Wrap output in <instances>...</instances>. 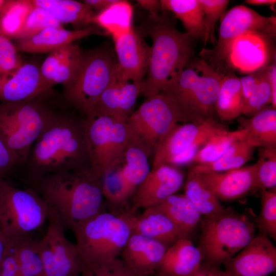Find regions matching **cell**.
<instances>
[{
    "mask_svg": "<svg viewBox=\"0 0 276 276\" xmlns=\"http://www.w3.org/2000/svg\"><path fill=\"white\" fill-rule=\"evenodd\" d=\"M204 15L205 29L204 42H211L215 44V27L216 22L223 14L227 7V0H198Z\"/></svg>",
    "mask_w": 276,
    "mask_h": 276,
    "instance_id": "43",
    "label": "cell"
},
{
    "mask_svg": "<svg viewBox=\"0 0 276 276\" xmlns=\"http://www.w3.org/2000/svg\"><path fill=\"white\" fill-rule=\"evenodd\" d=\"M198 247L203 261L220 267L244 248L255 237L256 225L248 216L227 208L202 217Z\"/></svg>",
    "mask_w": 276,
    "mask_h": 276,
    "instance_id": "6",
    "label": "cell"
},
{
    "mask_svg": "<svg viewBox=\"0 0 276 276\" xmlns=\"http://www.w3.org/2000/svg\"><path fill=\"white\" fill-rule=\"evenodd\" d=\"M52 89L33 98L0 103V139L20 166L53 116Z\"/></svg>",
    "mask_w": 276,
    "mask_h": 276,
    "instance_id": "4",
    "label": "cell"
},
{
    "mask_svg": "<svg viewBox=\"0 0 276 276\" xmlns=\"http://www.w3.org/2000/svg\"><path fill=\"white\" fill-rule=\"evenodd\" d=\"M274 37L258 32L242 34L234 42L226 63L241 72L249 73L269 65L274 55Z\"/></svg>",
    "mask_w": 276,
    "mask_h": 276,
    "instance_id": "18",
    "label": "cell"
},
{
    "mask_svg": "<svg viewBox=\"0 0 276 276\" xmlns=\"http://www.w3.org/2000/svg\"><path fill=\"white\" fill-rule=\"evenodd\" d=\"M1 35V34H0Z\"/></svg>",
    "mask_w": 276,
    "mask_h": 276,
    "instance_id": "58",
    "label": "cell"
},
{
    "mask_svg": "<svg viewBox=\"0 0 276 276\" xmlns=\"http://www.w3.org/2000/svg\"><path fill=\"white\" fill-rule=\"evenodd\" d=\"M203 261L200 250L188 238L178 240L167 249L157 276H191Z\"/></svg>",
    "mask_w": 276,
    "mask_h": 276,
    "instance_id": "26",
    "label": "cell"
},
{
    "mask_svg": "<svg viewBox=\"0 0 276 276\" xmlns=\"http://www.w3.org/2000/svg\"><path fill=\"white\" fill-rule=\"evenodd\" d=\"M33 7L30 0L5 1L0 11V34L15 39Z\"/></svg>",
    "mask_w": 276,
    "mask_h": 276,
    "instance_id": "37",
    "label": "cell"
},
{
    "mask_svg": "<svg viewBox=\"0 0 276 276\" xmlns=\"http://www.w3.org/2000/svg\"><path fill=\"white\" fill-rule=\"evenodd\" d=\"M245 100L239 78L228 71L221 78L215 105L217 113L222 121H228L243 114Z\"/></svg>",
    "mask_w": 276,
    "mask_h": 276,
    "instance_id": "30",
    "label": "cell"
},
{
    "mask_svg": "<svg viewBox=\"0 0 276 276\" xmlns=\"http://www.w3.org/2000/svg\"><path fill=\"white\" fill-rule=\"evenodd\" d=\"M275 16H264L243 5L236 6L221 19L218 39L212 49H203L200 56L215 71L223 76L227 72L226 61L235 40L248 32L275 36Z\"/></svg>",
    "mask_w": 276,
    "mask_h": 276,
    "instance_id": "11",
    "label": "cell"
},
{
    "mask_svg": "<svg viewBox=\"0 0 276 276\" xmlns=\"http://www.w3.org/2000/svg\"><path fill=\"white\" fill-rule=\"evenodd\" d=\"M143 81H125L114 79L101 95L91 113L87 116H106L128 119L133 111L136 99L141 95Z\"/></svg>",
    "mask_w": 276,
    "mask_h": 276,
    "instance_id": "22",
    "label": "cell"
},
{
    "mask_svg": "<svg viewBox=\"0 0 276 276\" xmlns=\"http://www.w3.org/2000/svg\"><path fill=\"white\" fill-rule=\"evenodd\" d=\"M247 131L240 129L229 131L222 129L212 135L195 154L190 163L192 165L204 164L219 158L235 141L244 137Z\"/></svg>",
    "mask_w": 276,
    "mask_h": 276,
    "instance_id": "36",
    "label": "cell"
},
{
    "mask_svg": "<svg viewBox=\"0 0 276 276\" xmlns=\"http://www.w3.org/2000/svg\"><path fill=\"white\" fill-rule=\"evenodd\" d=\"M50 207L32 188L19 189L0 177V231L15 242L40 227Z\"/></svg>",
    "mask_w": 276,
    "mask_h": 276,
    "instance_id": "8",
    "label": "cell"
},
{
    "mask_svg": "<svg viewBox=\"0 0 276 276\" xmlns=\"http://www.w3.org/2000/svg\"><path fill=\"white\" fill-rule=\"evenodd\" d=\"M153 207L167 216L188 238L202 218L184 194H173Z\"/></svg>",
    "mask_w": 276,
    "mask_h": 276,
    "instance_id": "27",
    "label": "cell"
},
{
    "mask_svg": "<svg viewBox=\"0 0 276 276\" xmlns=\"http://www.w3.org/2000/svg\"><path fill=\"white\" fill-rule=\"evenodd\" d=\"M168 247L157 240L131 233L120 254L121 260L135 276H150L156 273Z\"/></svg>",
    "mask_w": 276,
    "mask_h": 276,
    "instance_id": "21",
    "label": "cell"
},
{
    "mask_svg": "<svg viewBox=\"0 0 276 276\" xmlns=\"http://www.w3.org/2000/svg\"><path fill=\"white\" fill-rule=\"evenodd\" d=\"M257 147L246 135L234 142L216 160L204 164L192 165L189 168L197 173L220 172L238 168L251 159Z\"/></svg>",
    "mask_w": 276,
    "mask_h": 276,
    "instance_id": "31",
    "label": "cell"
},
{
    "mask_svg": "<svg viewBox=\"0 0 276 276\" xmlns=\"http://www.w3.org/2000/svg\"><path fill=\"white\" fill-rule=\"evenodd\" d=\"M133 9L126 1L116 0L110 6L98 12L92 19L96 25L113 38L128 31L131 25Z\"/></svg>",
    "mask_w": 276,
    "mask_h": 276,
    "instance_id": "34",
    "label": "cell"
},
{
    "mask_svg": "<svg viewBox=\"0 0 276 276\" xmlns=\"http://www.w3.org/2000/svg\"><path fill=\"white\" fill-rule=\"evenodd\" d=\"M115 53L109 47H99L84 53L82 62L74 81L64 89L65 103L86 117L100 96L114 79Z\"/></svg>",
    "mask_w": 276,
    "mask_h": 276,
    "instance_id": "9",
    "label": "cell"
},
{
    "mask_svg": "<svg viewBox=\"0 0 276 276\" xmlns=\"http://www.w3.org/2000/svg\"><path fill=\"white\" fill-rule=\"evenodd\" d=\"M238 122L257 147H276L275 108L268 106L249 117H238Z\"/></svg>",
    "mask_w": 276,
    "mask_h": 276,
    "instance_id": "29",
    "label": "cell"
},
{
    "mask_svg": "<svg viewBox=\"0 0 276 276\" xmlns=\"http://www.w3.org/2000/svg\"><path fill=\"white\" fill-rule=\"evenodd\" d=\"M40 67L36 62L23 63L16 71L0 79V101L17 102L42 94Z\"/></svg>",
    "mask_w": 276,
    "mask_h": 276,
    "instance_id": "25",
    "label": "cell"
},
{
    "mask_svg": "<svg viewBox=\"0 0 276 276\" xmlns=\"http://www.w3.org/2000/svg\"><path fill=\"white\" fill-rule=\"evenodd\" d=\"M23 63L11 39L0 35V79L14 72Z\"/></svg>",
    "mask_w": 276,
    "mask_h": 276,
    "instance_id": "44",
    "label": "cell"
},
{
    "mask_svg": "<svg viewBox=\"0 0 276 276\" xmlns=\"http://www.w3.org/2000/svg\"><path fill=\"white\" fill-rule=\"evenodd\" d=\"M268 76L271 92V106L276 109V66L275 63L269 65Z\"/></svg>",
    "mask_w": 276,
    "mask_h": 276,
    "instance_id": "52",
    "label": "cell"
},
{
    "mask_svg": "<svg viewBox=\"0 0 276 276\" xmlns=\"http://www.w3.org/2000/svg\"><path fill=\"white\" fill-rule=\"evenodd\" d=\"M83 56L84 52L77 44H69L56 71L52 86L58 84H62L64 89L68 86L78 74Z\"/></svg>",
    "mask_w": 276,
    "mask_h": 276,
    "instance_id": "38",
    "label": "cell"
},
{
    "mask_svg": "<svg viewBox=\"0 0 276 276\" xmlns=\"http://www.w3.org/2000/svg\"><path fill=\"white\" fill-rule=\"evenodd\" d=\"M72 231L103 212L101 178L91 170L48 174L28 182Z\"/></svg>",
    "mask_w": 276,
    "mask_h": 276,
    "instance_id": "2",
    "label": "cell"
},
{
    "mask_svg": "<svg viewBox=\"0 0 276 276\" xmlns=\"http://www.w3.org/2000/svg\"><path fill=\"white\" fill-rule=\"evenodd\" d=\"M79 276H135L118 258L98 266L83 269Z\"/></svg>",
    "mask_w": 276,
    "mask_h": 276,
    "instance_id": "46",
    "label": "cell"
},
{
    "mask_svg": "<svg viewBox=\"0 0 276 276\" xmlns=\"http://www.w3.org/2000/svg\"><path fill=\"white\" fill-rule=\"evenodd\" d=\"M1 263H0V269H1Z\"/></svg>",
    "mask_w": 276,
    "mask_h": 276,
    "instance_id": "57",
    "label": "cell"
},
{
    "mask_svg": "<svg viewBox=\"0 0 276 276\" xmlns=\"http://www.w3.org/2000/svg\"><path fill=\"white\" fill-rule=\"evenodd\" d=\"M72 231L82 270L118 258L131 234L120 215L104 211Z\"/></svg>",
    "mask_w": 276,
    "mask_h": 276,
    "instance_id": "7",
    "label": "cell"
},
{
    "mask_svg": "<svg viewBox=\"0 0 276 276\" xmlns=\"http://www.w3.org/2000/svg\"><path fill=\"white\" fill-rule=\"evenodd\" d=\"M99 33L100 30L94 26L75 30H66L63 27H49L30 37L17 40L15 45L18 52L50 53L78 39Z\"/></svg>",
    "mask_w": 276,
    "mask_h": 276,
    "instance_id": "24",
    "label": "cell"
},
{
    "mask_svg": "<svg viewBox=\"0 0 276 276\" xmlns=\"http://www.w3.org/2000/svg\"><path fill=\"white\" fill-rule=\"evenodd\" d=\"M113 40L116 58L114 79L142 82L149 65L151 47L133 27Z\"/></svg>",
    "mask_w": 276,
    "mask_h": 276,
    "instance_id": "15",
    "label": "cell"
},
{
    "mask_svg": "<svg viewBox=\"0 0 276 276\" xmlns=\"http://www.w3.org/2000/svg\"><path fill=\"white\" fill-rule=\"evenodd\" d=\"M256 169L255 163L224 172L196 173L220 201L230 202L256 190Z\"/></svg>",
    "mask_w": 276,
    "mask_h": 276,
    "instance_id": "19",
    "label": "cell"
},
{
    "mask_svg": "<svg viewBox=\"0 0 276 276\" xmlns=\"http://www.w3.org/2000/svg\"><path fill=\"white\" fill-rule=\"evenodd\" d=\"M184 190V195L202 217L216 215L225 209L199 175L190 168L185 182Z\"/></svg>",
    "mask_w": 276,
    "mask_h": 276,
    "instance_id": "33",
    "label": "cell"
},
{
    "mask_svg": "<svg viewBox=\"0 0 276 276\" xmlns=\"http://www.w3.org/2000/svg\"><path fill=\"white\" fill-rule=\"evenodd\" d=\"M5 1L4 0H0V11L2 9V7H3Z\"/></svg>",
    "mask_w": 276,
    "mask_h": 276,
    "instance_id": "56",
    "label": "cell"
},
{
    "mask_svg": "<svg viewBox=\"0 0 276 276\" xmlns=\"http://www.w3.org/2000/svg\"><path fill=\"white\" fill-rule=\"evenodd\" d=\"M185 178L178 167L165 165L151 169L134 193L132 206L127 212L134 214L140 209L159 203L175 194L183 185Z\"/></svg>",
    "mask_w": 276,
    "mask_h": 276,
    "instance_id": "17",
    "label": "cell"
},
{
    "mask_svg": "<svg viewBox=\"0 0 276 276\" xmlns=\"http://www.w3.org/2000/svg\"><path fill=\"white\" fill-rule=\"evenodd\" d=\"M145 28L152 41L147 77L141 93L148 98L176 83L192 55L193 38L180 32L166 13L150 18Z\"/></svg>",
    "mask_w": 276,
    "mask_h": 276,
    "instance_id": "3",
    "label": "cell"
},
{
    "mask_svg": "<svg viewBox=\"0 0 276 276\" xmlns=\"http://www.w3.org/2000/svg\"><path fill=\"white\" fill-rule=\"evenodd\" d=\"M116 0H85L83 3L93 11L96 10L99 12L110 6Z\"/></svg>",
    "mask_w": 276,
    "mask_h": 276,
    "instance_id": "53",
    "label": "cell"
},
{
    "mask_svg": "<svg viewBox=\"0 0 276 276\" xmlns=\"http://www.w3.org/2000/svg\"><path fill=\"white\" fill-rule=\"evenodd\" d=\"M265 67L239 78L244 97L245 103L260 81Z\"/></svg>",
    "mask_w": 276,
    "mask_h": 276,
    "instance_id": "49",
    "label": "cell"
},
{
    "mask_svg": "<svg viewBox=\"0 0 276 276\" xmlns=\"http://www.w3.org/2000/svg\"><path fill=\"white\" fill-rule=\"evenodd\" d=\"M34 6L42 8L62 25L71 24L76 30L88 27L96 13L84 3L73 0H32Z\"/></svg>",
    "mask_w": 276,
    "mask_h": 276,
    "instance_id": "28",
    "label": "cell"
},
{
    "mask_svg": "<svg viewBox=\"0 0 276 276\" xmlns=\"http://www.w3.org/2000/svg\"><path fill=\"white\" fill-rule=\"evenodd\" d=\"M10 244L9 241L0 231V263Z\"/></svg>",
    "mask_w": 276,
    "mask_h": 276,
    "instance_id": "54",
    "label": "cell"
},
{
    "mask_svg": "<svg viewBox=\"0 0 276 276\" xmlns=\"http://www.w3.org/2000/svg\"><path fill=\"white\" fill-rule=\"evenodd\" d=\"M68 45L49 53L48 56L40 65V74L42 94L52 89V82L56 71L65 54Z\"/></svg>",
    "mask_w": 276,
    "mask_h": 276,
    "instance_id": "45",
    "label": "cell"
},
{
    "mask_svg": "<svg viewBox=\"0 0 276 276\" xmlns=\"http://www.w3.org/2000/svg\"><path fill=\"white\" fill-rule=\"evenodd\" d=\"M64 108L57 106L21 165L28 182L54 173L91 170L85 117Z\"/></svg>",
    "mask_w": 276,
    "mask_h": 276,
    "instance_id": "1",
    "label": "cell"
},
{
    "mask_svg": "<svg viewBox=\"0 0 276 276\" xmlns=\"http://www.w3.org/2000/svg\"><path fill=\"white\" fill-rule=\"evenodd\" d=\"M120 216L128 224L131 233L157 240L168 247L179 239L188 238L167 216L153 206L145 209L140 215L126 212Z\"/></svg>",
    "mask_w": 276,
    "mask_h": 276,
    "instance_id": "23",
    "label": "cell"
},
{
    "mask_svg": "<svg viewBox=\"0 0 276 276\" xmlns=\"http://www.w3.org/2000/svg\"><path fill=\"white\" fill-rule=\"evenodd\" d=\"M261 209L255 219L260 233L276 239V188L263 190L260 193Z\"/></svg>",
    "mask_w": 276,
    "mask_h": 276,
    "instance_id": "39",
    "label": "cell"
},
{
    "mask_svg": "<svg viewBox=\"0 0 276 276\" xmlns=\"http://www.w3.org/2000/svg\"><path fill=\"white\" fill-rule=\"evenodd\" d=\"M128 134L122 165L114 169L126 201L135 193L150 171L149 158L153 153L129 130Z\"/></svg>",
    "mask_w": 276,
    "mask_h": 276,
    "instance_id": "20",
    "label": "cell"
},
{
    "mask_svg": "<svg viewBox=\"0 0 276 276\" xmlns=\"http://www.w3.org/2000/svg\"><path fill=\"white\" fill-rule=\"evenodd\" d=\"M146 98L128 118L127 123L129 132L154 151L158 143L181 120L163 92Z\"/></svg>",
    "mask_w": 276,
    "mask_h": 276,
    "instance_id": "12",
    "label": "cell"
},
{
    "mask_svg": "<svg viewBox=\"0 0 276 276\" xmlns=\"http://www.w3.org/2000/svg\"><path fill=\"white\" fill-rule=\"evenodd\" d=\"M246 4L254 5H272L275 4V0H246Z\"/></svg>",
    "mask_w": 276,
    "mask_h": 276,
    "instance_id": "55",
    "label": "cell"
},
{
    "mask_svg": "<svg viewBox=\"0 0 276 276\" xmlns=\"http://www.w3.org/2000/svg\"><path fill=\"white\" fill-rule=\"evenodd\" d=\"M269 65L265 67L260 81L245 102L243 114L247 117L252 116L271 104V92L268 76Z\"/></svg>",
    "mask_w": 276,
    "mask_h": 276,
    "instance_id": "42",
    "label": "cell"
},
{
    "mask_svg": "<svg viewBox=\"0 0 276 276\" xmlns=\"http://www.w3.org/2000/svg\"><path fill=\"white\" fill-rule=\"evenodd\" d=\"M224 127L213 117L200 124H176L155 147L152 169L165 165L174 166L176 160L197 141Z\"/></svg>",
    "mask_w": 276,
    "mask_h": 276,
    "instance_id": "14",
    "label": "cell"
},
{
    "mask_svg": "<svg viewBox=\"0 0 276 276\" xmlns=\"http://www.w3.org/2000/svg\"><path fill=\"white\" fill-rule=\"evenodd\" d=\"M18 267L14 254L12 244L10 242L3 259L1 261L0 276H18Z\"/></svg>",
    "mask_w": 276,
    "mask_h": 276,
    "instance_id": "47",
    "label": "cell"
},
{
    "mask_svg": "<svg viewBox=\"0 0 276 276\" xmlns=\"http://www.w3.org/2000/svg\"><path fill=\"white\" fill-rule=\"evenodd\" d=\"M47 231L38 245L45 276H79L82 265L75 244L65 237L57 213L50 208Z\"/></svg>",
    "mask_w": 276,
    "mask_h": 276,
    "instance_id": "13",
    "label": "cell"
},
{
    "mask_svg": "<svg viewBox=\"0 0 276 276\" xmlns=\"http://www.w3.org/2000/svg\"><path fill=\"white\" fill-rule=\"evenodd\" d=\"M256 190H270L276 186V147H260L256 163Z\"/></svg>",
    "mask_w": 276,
    "mask_h": 276,
    "instance_id": "40",
    "label": "cell"
},
{
    "mask_svg": "<svg viewBox=\"0 0 276 276\" xmlns=\"http://www.w3.org/2000/svg\"><path fill=\"white\" fill-rule=\"evenodd\" d=\"M162 10L172 12L193 38L204 41V15L198 0H161Z\"/></svg>",
    "mask_w": 276,
    "mask_h": 276,
    "instance_id": "32",
    "label": "cell"
},
{
    "mask_svg": "<svg viewBox=\"0 0 276 276\" xmlns=\"http://www.w3.org/2000/svg\"><path fill=\"white\" fill-rule=\"evenodd\" d=\"M191 276H229V275L220 267L203 261L199 268Z\"/></svg>",
    "mask_w": 276,
    "mask_h": 276,
    "instance_id": "50",
    "label": "cell"
},
{
    "mask_svg": "<svg viewBox=\"0 0 276 276\" xmlns=\"http://www.w3.org/2000/svg\"><path fill=\"white\" fill-rule=\"evenodd\" d=\"M12 244L18 264V276H45L38 241L29 235Z\"/></svg>",
    "mask_w": 276,
    "mask_h": 276,
    "instance_id": "35",
    "label": "cell"
},
{
    "mask_svg": "<svg viewBox=\"0 0 276 276\" xmlns=\"http://www.w3.org/2000/svg\"><path fill=\"white\" fill-rule=\"evenodd\" d=\"M223 265L229 276H268L275 271L276 248L260 233Z\"/></svg>",
    "mask_w": 276,
    "mask_h": 276,
    "instance_id": "16",
    "label": "cell"
},
{
    "mask_svg": "<svg viewBox=\"0 0 276 276\" xmlns=\"http://www.w3.org/2000/svg\"><path fill=\"white\" fill-rule=\"evenodd\" d=\"M188 63L176 83L162 92L172 103L181 122L200 124L213 117L224 75L202 58Z\"/></svg>",
    "mask_w": 276,
    "mask_h": 276,
    "instance_id": "5",
    "label": "cell"
},
{
    "mask_svg": "<svg viewBox=\"0 0 276 276\" xmlns=\"http://www.w3.org/2000/svg\"><path fill=\"white\" fill-rule=\"evenodd\" d=\"M127 119L106 116L85 117L91 171L101 178L122 163L128 139Z\"/></svg>",
    "mask_w": 276,
    "mask_h": 276,
    "instance_id": "10",
    "label": "cell"
},
{
    "mask_svg": "<svg viewBox=\"0 0 276 276\" xmlns=\"http://www.w3.org/2000/svg\"><path fill=\"white\" fill-rule=\"evenodd\" d=\"M136 2L142 7L148 11L150 19H156L160 15L162 9L160 1L138 0Z\"/></svg>",
    "mask_w": 276,
    "mask_h": 276,
    "instance_id": "51",
    "label": "cell"
},
{
    "mask_svg": "<svg viewBox=\"0 0 276 276\" xmlns=\"http://www.w3.org/2000/svg\"><path fill=\"white\" fill-rule=\"evenodd\" d=\"M19 166L17 159L0 139V177L3 178L8 172Z\"/></svg>",
    "mask_w": 276,
    "mask_h": 276,
    "instance_id": "48",
    "label": "cell"
},
{
    "mask_svg": "<svg viewBox=\"0 0 276 276\" xmlns=\"http://www.w3.org/2000/svg\"><path fill=\"white\" fill-rule=\"evenodd\" d=\"M62 24L45 9L34 6L15 39L30 37L49 27H62Z\"/></svg>",
    "mask_w": 276,
    "mask_h": 276,
    "instance_id": "41",
    "label": "cell"
}]
</instances>
